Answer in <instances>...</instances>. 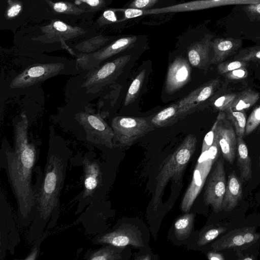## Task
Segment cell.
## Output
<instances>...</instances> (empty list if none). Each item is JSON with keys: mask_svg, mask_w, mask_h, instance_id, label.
Masks as SVG:
<instances>
[{"mask_svg": "<svg viewBox=\"0 0 260 260\" xmlns=\"http://www.w3.org/2000/svg\"><path fill=\"white\" fill-rule=\"evenodd\" d=\"M218 121L215 130L223 158L233 164L237 154V136L231 122L226 118L224 112L219 111Z\"/></svg>", "mask_w": 260, "mask_h": 260, "instance_id": "obj_10", "label": "cell"}, {"mask_svg": "<svg viewBox=\"0 0 260 260\" xmlns=\"http://www.w3.org/2000/svg\"><path fill=\"white\" fill-rule=\"evenodd\" d=\"M69 67L59 62L35 63L26 67L13 78L10 84L12 89L29 87L58 75L70 73Z\"/></svg>", "mask_w": 260, "mask_h": 260, "instance_id": "obj_6", "label": "cell"}, {"mask_svg": "<svg viewBox=\"0 0 260 260\" xmlns=\"http://www.w3.org/2000/svg\"><path fill=\"white\" fill-rule=\"evenodd\" d=\"M80 121L86 132L92 136L96 143L112 148L114 134L112 127L99 116L82 113Z\"/></svg>", "mask_w": 260, "mask_h": 260, "instance_id": "obj_14", "label": "cell"}, {"mask_svg": "<svg viewBox=\"0 0 260 260\" xmlns=\"http://www.w3.org/2000/svg\"><path fill=\"white\" fill-rule=\"evenodd\" d=\"M220 148L215 133L212 145L208 150L201 152L194 169L191 182L183 197L181 208L183 212L189 211L203 187L213 165L220 156Z\"/></svg>", "mask_w": 260, "mask_h": 260, "instance_id": "obj_4", "label": "cell"}, {"mask_svg": "<svg viewBox=\"0 0 260 260\" xmlns=\"http://www.w3.org/2000/svg\"><path fill=\"white\" fill-rule=\"evenodd\" d=\"M237 255L239 257L238 259H243V260L251 259H251H254V258H253L252 257H251L250 256H249L248 255H246L243 256V254L238 251H237Z\"/></svg>", "mask_w": 260, "mask_h": 260, "instance_id": "obj_45", "label": "cell"}, {"mask_svg": "<svg viewBox=\"0 0 260 260\" xmlns=\"http://www.w3.org/2000/svg\"><path fill=\"white\" fill-rule=\"evenodd\" d=\"M249 65V62L234 59L232 60H229L223 61L219 64L217 68L218 74L220 75H224V74L239 69L240 68H246Z\"/></svg>", "mask_w": 260, "mask_h": 260, "instance_id": "obj_29", "label": "cell"}, {"mask_svg": "<svg viewBox=\"0 0 260 260\" xmlns=\"http://www.w3.org/2000/svg\"><path fill=\"white\" fill-rule=\"evenodd\" d=\"M242 197V186L241 180L237 177L235 171L229 176L225 191L221 205V210L230 212L238 204Z\"/></svg>", "mask_w": 260, "mask_h": 260, "instance_id": "obj_18", "label": "cell"}, {"mask_svg": "<svg viewBox=\"0 0 260 260\" xmlns=\"http://www.w3.org/2000/svg\"><path fill=\"white\" fill-rule=\"evenodd\" d=\"M137 259L138 260H150L151 259V257L149 254H145L144 255L139 256L136 257Z\"/></svg>", "mask_w": 260, "mask_h": 260, "instance_id": "obj_46", "label": "cell"}, {"mask_svg": "<svg viewBox=\"0 0 260 260\" xmlns=\"http://www.w3.org/2000/svg\"><path fill=\"white\" fill-rule=\"evenodd\" d=\"M120 247L108 245L90 252L86 259L89 260H118L121 258Z\"/></svg>", "mask_w": 260, "mask_h": 260, "instance_id": "obj_25", "label": "cell"}, {"mask_svg": "<svg viewBox=\"0 0 260 260\" xmlns=\"http://www.w3.org/2000/svg\"><path fill=\"white\" fill-rule=\"evenodd\" d=\"M84 188L81 193V203L86 205L93 200L95 193L102 186V168L97 161L85 159L84 162Z\"/></svg>", "mask_w": 260, "mask_h": 260, "instance_id": "obj_15", "label": "cell"}, {"mask_svg": "<svg viewBox=\"0 0 260 260\" xmlns=\"http://www.w3.org/2000/svg\"><path fill=\"white\" fill-rule=\"evenodd\" d=\"M197 140L192 134L187 135L175 151L165 159L156 177L155 189L152 198V207L156 211L160 205L162 192L172 180H179L193 155Z\"/></svg>", "mask_w": 260, "mask_h": 260, "instance_id": "obj_3", "label": "cell"}, {"mask_svg": "<svg viewBox=\"0 0 260 260\" xmlns=\"http://www.w3.org/2000/svg\"><path fill=\"white\" fill-rule=\"evenodd\" d=\"M158 0H135L130 5L135 9H145L152 6Z\"/></svg>", "mask_w": 260, "mask_h": 260, "instance_id": "obj_39", "label": "cell"}, {"mask_svg": "<svg viewBox=\"0 0 260 260\" xmlns=\"http://www.w3.org/2000/svg\"><path fill=\"white\" fill-rule=\"evenodd\" d=\"M246 227L234 230L215 241L212 248L214 251H220L242 246L245 243L244 233Z\"/></svg>", "mask_w": 260, "mask_h": 260, "instance_id": "obj_20", "label": "cell"}, {"mask_svg": "<svg viewBox=\"0 0 260 260\" xmlns=\"http://www.w3.org/2000/svg\"><path fill=\"white\" fill-rule=\"evenodd\" d=\"M82 1V2H85L89 6L96 7L99 6L101 4L100 0H79Z\"/></svg>", "mask_w": 260, "mask_h": 260, "instance_id": "obj_44", "label": "cell"}, {"mask_svg": "<svg viewBox=\"0 0 260 260\" xmlns=\"http://www.w3.org/2000/svg\"><path fill=\"white\" fill-rule=\"evenodd\" d=\"M137 40L136 36L120 38L96 52L82 54L77 59V64L79 67L85 71L98 68L106 59L132 47Z\"/></svg>", "mask_w": 260, "mask_h": 260, "instance_id": "obj_9", "label": "cell"}, {"mask_svg": "<svg viewBox=\"0 0 260 260\" xmlns=\"http://www.w3.org/2000/svg\"><path fill=\"white\" fill-rule=\"evenodd\" d=\"M194 215L187 213L179 217L174 224V233L179 240L187 239L190 235L193 225Z\"/></svg>", "mask_w": 260, "mask_h": 260, "instance_id": "obj_22", "label": "cell"}, {"mask_svg": "<svg viewBox=\"0 0 260 260\" xmlns=\"http://www.w3.org/2000/svg\"><path fill=\"white\" fill-rule=\"evenodd\" d=\"M234 59L248 62L259 61L260 46H254L242 49L234 56Z\"/></svg>", "mask_w": 260, "mask_h": 260, "instance_id": "obj_27", "label": "cell"}, {"mask_svg": "<svg viewBox=\"0 0 260 260\" xmlns=\"http://www.w3.org/2000/svg\"><path fill=\"white\" fill-rule=\"evenodd\" d=\"M69 158L65 149L50 147L44 173L38 174L33 184L35 216L27 235L30 242L36 241L46 226L52 228L56 222Z\"/></svg>", "mask_w": 260, "mask_h": 260, "instance_id": "obj_2", "label": "cell"}, {"mask_svg": "<svg viewBox=\"0 0 260 260\" xmlns=\"http://www.w3.org/2000/svg\"><path fill=\"white\" fill-rule=\"evenodd\" d=\"M237 93H232L222 95L216 99L213 102V106L219 111L224 112L230 108Z\"/></svg>", "mask_w": 260, "mask_h": 260, "instance_id": "obj_30", "label": "cell"}, {"mask_svg": "<svg viewBox=\"0 0 260 260\" xmlns=\"http://www.w3.org/2000/svg\"><path fill=\"white\" fill-rule=\"evenodd\" d=\"M104 17L110 22H114L116 21V17L115 13L111 10H107L103 13Z\"/></svg>", "mask_w": 260, "mask_h": 260, "instance_id": "obj_43", "label": "cell"}, {"mask_svg": "<svg viewBox=\"0 0 260 260\" xmlns=\"http://www.w3.org/2000/svg\"><path fill=\"white\" fill-rule=\"evenodd\" d=\"M218 121V117L217 116L211 128L205 136L203 142L201 152L208 150L209 147L212 145L215 138V130Z\"/></svg>", "mask_w": 260, "mask_h": 260, "instance_id": "obj_34", "label": "cell"}, {"mask_svg": "<svg viewBox=\"0 0 260 260\" xmlns=\"http://www.w3.org/2000/svg\"><path fill=\"white\" fill-rule=\"evenodd\" d=\"M21 9L22 6L20 4L12 2L7 11V16L9 18L14 17L20 13Z\"/></svg>", "mask_w": 260, "mask_h": 260, "instance_id": "obj_40", "label": "cell"}, {"mask_svg": "<svg viewBox=\"0 0 260 260\" xmlns=\"http://www.w3.org/2000/svg\"><path fill=\"white\" fill-rule=\"evenodd\" d=\"M107 40L103 37L93 38L79 44L78 49L83 52L89 53L104 44Z\"/></svg>", "mask_w": 260, "mask_h": 260, "instance_id": "obj_31", "label": "cell"}, {"mask_svg": "<svg viewBox=\"0 0 260 260\" xmlns=\"http://www.w3.org/2000/svg\"><path fill=\"white\" fill-rule=\"evenodd\" d=\"M207 257L210 260H224V256L220 253L215 252H210L207 254Z\"/></svg>", "mask_w": 260, "mask_h": 260, "instance_id": "obj_42", "label": "cell"}, {"mask_svg": "<svg viewBox=\"0 0 260 260\" xmlns=\"http://www.w3.org/2000/svg\"><path fill=\"white\" fill-rule=\"evenodd\" d=\"M237 166L240 172V180L247 181L252 177V162L243 138L237 137Z\"/></svg>", "mask_w": 260, "mask_h": 260, "instance_id": "obj_19", "label": "cell"}, {"mask_svg": "<svg viewBox=\"0 0 260 260\" xmlns=\"http://www.w3.org/2000/svg\"><path fill=\"white\" fill-rule=\"evenodd\" d=\"M260 124V106L256 107L247 119L245 136L252 133Z\"/></svg>", "mask_w": 260, "mask_h": 260, "instance_id": "obj_32", "label": "cell"}, {"mask_svg": "<svg viewBox=\"0 0 260 260\" xmlns=\"http://www.w3.org/2000/svg\"><path fill=\"white\" fill-rule=\"evenodd\" d=\"M53 10L57 13L79 14L83 12L70 3L57 2L52 4Z\"/></svg>", "mask_w": 260, "mask_h": 260, "instance_id": "obj_33", "label": "cell"}, {"mask_svg": "<svg viewBox=\"0 0 260 260\" xmlns=\"http://www.w3.org/2000/svg\"><path fill=\"white\" fill-rule=\"evenodd\" d=\"M96 244H106L118 247L132 245L136 248L144 246L141 233L134 226L123 224L116 230L104 234L94 240Z\"/></svg>", "mask_w": 260, "mask_h": 260, "instance_id": "obj_11", "label": "cell"}, {"mask_svg": "<svg viewBox=\"0 0 260 260\" xmlns=\"http://www.w3.org/2000/svg\"><path fill=\"white\" fill-rule=\"evenodd\" d=\"M226 118L231 122L237 137L244 138L246 124V115L244 112L234 111L231 108L224 112Z\"/></svg>", "mask_w": 260, "mask_h": 260, "instance_id": "obj_24", "label": "cell"}, {"mask_svg": "<svg viewBox=\"0 0 260 260\" xmlns=\"http://www.w3.org/2000/svg\"><path fill=\"white\" fill-rule=\"evenodd\" d=\"M145 70L143 69L131 83L124 99L125 106L133 103L137 98L145 79Z\"/></svg>", "mask_w": 260, "mask_h": 260, "instance_id": "obj_26", "label": "cell"}, {"mask_svg": "<svg viewBox=\"0 0 260 260\" xmlns=\"http://www.w3.org/2000/svg\"><path fill=\"white\" fill-rule=\"evenodd\" d=\"M178 103L173 104L157 113L150 121L154 126L163 127L178 118Z\"/></svg>", "mask_w": 260, "mask_h": 260, "instance_id": "obj_23", "label": "cell"}, {"mask_svg": "<svg viewBox=\"0 0 260 260\" xmlns=\"http://www.w3.org/2000/svg\"><path fill=\"white\" fill-rule=\"evenodd\" d=\"M226 181L222 159H218L208 177L204 193L206 205H211L216 212L221 211Z\"/></svg>", "mask_w": 260, "mask_h": 260, "instance_id": "obj_8", "label": "cell"}, {"mask_svg": "<svg viewBox=\"0 0 260 260\" xmlns=\"http://www.w3.org/2000/svg\"><path fill=\"white\" fill-rule=\"evenodd\" d=\"M114 140L118 146L132 145L136 140L154 129V126L146 118L116 116L112 119Z\"/></svg>", "mask_w": 260, "mask_h": 260, "instance_id": "obj_5", "label": "cell"}, {"mask_svg": "<svg viewBox=\"0 0 260 260\" xmlns=\"http://www.w3.org/2000/svg\"><path fill=\"white\" fill-rule=\"evenodd\" d=\"M211 38L210 36L207 35L201 41L189 46L188 57L192 67L205 70L210 64L209 53L211 48Z\"/></svg>", "mask_w": 260, "mask_h": 260, "instance_id": "obj_16", "label": "cell"}, {"mask_svg": "<svg viewBox=\"0 0 260 260\" xmlns=\"http://www.w3.org/2000/svg\"><path fill=\"white\" fill-rule=\"evenodd\" d=\"M259 98L260 94L256 91L247 89L237 93L230 108L234 111L244 112L253 106Z\"/></svg>", "mask_w": 260, "mask_h": 260, "instance_id": "obj_21", "label": "cell"}, {"mask_svg": "<svg viewBox=\"0 0 260 260\" xmlns=\"http://www.w3.org/2000/svg\"><path fill=\"white\" fill-rule=\"evenodd\" d=\"M125 14L127 18H133L141 15L142 14V11L135 8L128 9L125 11Z\"/></svg>", "mask_w": 260, "mask_h": 260, "instance_id": "obj_41", "label": "cell"}, {"mask_svg": "<svg viewBox=\"0 0 260 260\" xmlns=\"http://www.w3.org/2000/svg\"><path fill=\"white\" fill-rule=\"evenodd\" d=\"M243 10L251 21H260V3L246 5Z\"/></svg>", "mask_w": 260, "mask_h": 260, "instance_id": "obj_35", "label": "cell"}, {"mask_svg": "<svg viewBox=\"0 0 260 260\" xmlns=\"http://www.w3.org/2000/svg\"><path fill=\"white\" fill-rule=\"evenodd\" d=\"M45 233H44L42 236L37 239L35 242L36 244L33 246L30 253L24 258L25 260H35L37 258L39 252L40 245L42 240L44 239Z\"/></svg>", "mask_w": 260, "mask_h": 260, "instance_id": "obj_38", "label": "cell"}, {"mask_svg": "<svg viewBox=\"0 0 260 260\" xmlns=\"http://www.w3.org/2000/svg\"><path fill=\"white\" fill-rule=\"evenodd\" d=\"M258 167H260V155L259 156V158H258Z\"/></svg>", "mask_w": 260, "mask_h": 260, "instance_id": "obj_47", "label": "cell"}, {"mask_svg": "<svg viewBox=\"0 0 260 260\" xmlns=\"http://www.w3.org/2000/svg\"><path fill=\"white\" fill-rule=\"evenodd\" d=\"M226 228L223 226L214 227L209 229L199 236L197 244L203 246L217 238L219 235L224 233Z\"/></svg>", "mask_w": 260, "mask_h": 260, "instance_id": "obj_28", "label": "cell"}, {"mask_svg": "<svg viewBox=\"0 0 260 260\" xmlns=\"http://www.w3.org/2000/svg\"><path fill=\"white\" fill-rule=\"evenodd\" d=\"M248 75V72L246 68L243 67L237 69L224 74L226 78L231 80H241L246 78Z\"/></svg>", "mask_w": 260, "mask_h": 260, "instance_id": "obj_36", "label": "cell"}, {"mask_svg": "<svg viewBox=\"0 0 260 260\" xmlns=\"http://www.w3.org/2000/svg\"><path fill=\"white\" fill-rule=\"evenodd\" d=\"M191 68L186 59L177 56L169 64L166 81L165 91L172 94L185 85L190 80Z\"/></svg>", "mask_w": 260, "mask_h": 260, "instance_id": "obj_13", "label": "cell"}, {"mask_svg": "<svg viewBox=\"0 0 260 260\" xmlns=\"http://www.w3.org/2000/svg\"><path fill=\"white\" fill-rule=\"evenodd\" d=\"M220 82L218 78L212 79L179 101L177 102L178 118L193 112L200 105L209 99L218 87Z\"/></svg>", "mask_w": 260, "mask_h": 260, "instance_id": "obj_12", "label": "cell"}, {"mask_svg": "<svg viewBox=\"0 0 260 260\" xmlns=\"http://www.w3.org/2000/svg\"><path fill=\"white\" fill-rule=\"evenodd\" d=\"M243 236L246 244L255 243L260 238V235L255 233L252 227H246Z\"/></svg>", "mask_w": 260, "mask_h": 260, "instance_id": "obj_37", "label": "cell"}, {"mask_svg": "<svg viewBox=\"0 0 260 260\" xmlns=\"http://www.w3.org/2000/svg\"><path fill=\"white\" fill-rule=\"evenodd\" d=\"M131 56H121L102 66L88 71L81 87L86 89L102 87L112 82L121 73Z\"/></svg>", "mask_w": 260, "mask_h": 260, "instance_id": "obj_7", "label": "cell"}, {"mask_svg": "<svg viewBox=\"0 0 260 260\" xmlns=\"http://www.w3.org/2000/svg\"><path fill=\"white\" fill-rule=\"evenodd\" d=\"M27 126L23 114L15 128L14 149L4 151L0 165L7 173L17 201L19 221L25 226L30 224L35 216L32 175L37 158L36 147L28 141Z\"/></svg>", "mask_w": 260, "mask_h": 260, "instance_id": "obj_1", "label": "cell"}, {"mask_svg": "<svg viewBox=\"0 0 260 260\" xmlns=\"http://www.w3.org/2000/svg\"><path fill=\"white\" fill-rule=\"evenodd\" d=\"M242 41L232 38H217L211 42L213 55L210 64H217L235 53L242 46Z\"/></svg>", "mask_w": 260, "mask_h": 260, "instance_id": "obj_17", "label": "cell"}]
</instances>
